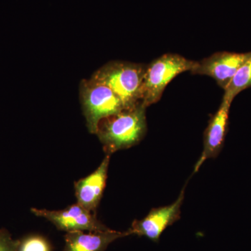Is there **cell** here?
Here are the masks:
<instances>
[{
    "instance_id": "277c9868",
    "label": "cell",
    "mask_w": 251,
    "mask_h": 251,
    "mask_svg": "<svg viewBox=\"0 0 251 251\" xmlns=\"http://www.w3.org/2000/svg\"><path fill=\"white\" fill-rule=\"evenodd\" d=\"M80 98L87 128L94 134L102 119L126 108L111 89L92 77L80 82Z\"/></svg>"
},
{
    "instance_id": "6da1fadb",
    "label": "cell",
    "mask_w": 251,
    "mask_h": 251,
    "mask_svg": "<svg viewBox=\"0 0 251 251\" xmlns=\"http://www.w3.org/2000/svg\"><path fill=\"white\" fill-rule=\"evenodd\" d=\"M146 108L142 103L102 119L96 134L107 155L134 146L147 132Z\"/></svg>"
},
{
    "instance_id": "ba28073f",
    "label": "cell",
    "mask_w": 251,
    "mask_h": 251,
    "mask_svg": "<svg viewBox=\"0 0 251 251\" xmlns=\"http://www.w3.org/2000/svg\"><path fill=\"white\" fill-rule=\"evenodd\" d=\"M233 100L223 97L219 110L211 118L204 135V149L195 171H198L203 163L209 158L217 156L224 147L226 134L228 130L229 114Z\"/></svg>"
},
{
    "instance_id": "4fadbf2b",
    "label": "cell",
    "mask_w": 251,
    "mask_h": 251,
    "mask_svg": "<svg viewBox=\"0 0 251 251\" xmlns=\"http://www.w3.org/2000/svg\"><path fill=\"white\" fill-rule=\"evenodd\" d=\"M18 243L6 229H0V251H17Z\"/></svg>"
},
{
    "instance_id": "5b68a950",
    "label": "cell",
    "mask_w": 251,
    "mask_h": 251,
    "mask_svg": "<svg viewBox=\"0 0 251 251\" xmlns=\"http://www.w3.org/2000/svg\"><path fill=\"white\" fill-rule=\"evenodd\" d=\"M31 212L36 216L48 220L59 230L64 232H98L108 229L97 219L95 213L87 210L77 203L62 210L33 208Z\"/></svg>"
},
{
    "instance_id": "8992f818",
    "label": "cell",
    "mask_w": 251,
    "mask_h": 251,
    "mask_svg": "<svg viewBox=\"0 0 251 251\" xmlns=\"http://www.w3.org/2000/svg\"><path fill=\"white\" fill-rule=\"evenodd\" d=\"M251 57V51L244 53L226 51L216 52L198 62L197 67L191 73L196 75H207L212 77L225 90L239 68Z\"/></svg>"
},
{
    "instance_id": "7c38bea8",
    "label": "cell",
    "mask_w": 251,
    "mask_h": 251,
    "mask_svg": "<svg viewBox=\"0 0 251 251\" xmlns=\"http://www.w3.org/2000/svg\"><path fill=\"white\" fill-rule=\"evenodd\" d=\"M18 241L17 251H52L49 241L42 236L33 234Z\"/></svg>"
},
{
    "instance_id": "9c48e42d",
    "label": "cell",
    "mask_w": 251,
    "mask_h": 251,
    "mask_svg": "<svg viewBox=\"0 0 251 251\" xmlns=\"http://www.w3.org/2000/svg\"><path fill=\"white\" fill-rule=\"evenodd\" d=\"M110 158L107 155L94 173L75 183L77 204L93 213L98 207L106 184Z\"/></svg>"
},
{
    "instance_id": "30bf717a",
    "label": "cell",
    "mask_w": 251,
    "mask_h": 251,
    "mask_svg": "<svg viewBox=\"0 0 251 251\" xmlns=\"http://www.w3.org/2000/svg\"><path fill=\"white\" fill-rule=\"evenodd\" d=\"M128 235V231L118 232L109 228L98 232H67L62 251H105L111 243Z\"/></svg>"
},
{
    "instance_id": "52a82bcc",
    "label": "cell",
    "mask_w": 251,
    "mask_h": 251,
    "mask_svg": "<svg viewBox=\"0 0 251 251\" xmlns=\"http://www.w3.org/2000/svg\"><path fill=\"white\" fill-rule=\"evenodd\" d=\"M184 198V191L171 205L152 209L144 219L135 221L128 229L129 235L144 236L157 241L163 231L179 217L180 209Z\"/></svg>"
},
{
    "instance_id": "3957f363",
    "label": "cell",
    "mask_w": 251,
    "mask_h": 251,
    "mask_svg": "<svg viewBox=\"0 0 251 251\" xmlns=\"http://www.w3.org/2000/svg\"><path fill=\"white\" fill-rule=\"evenodd\" d=\"M198 65L177 54L168 53L147 65L144 77L142 104L147 108L161 99L168 84L182 73L191 72Z\"/></svg>"
},
{
    "instance_id": "7a4b0ae2",
    "label": "cell",
    "mask_w": 251,
    "mask_h": 251,
    "mask_svg": "<svg viewBox=\"0 0 251 251\" xmlns=\"http://www.w3.org/2000/svg\"><path fill=\"white\" fill-rule=\"evenodd\" d=\"M147 65L112 61L94 73L92 78L113 91L126 108L142 103L144 77Z\"/></svg>"
},
{
    "instance_id": "8fae6325",
    "label": "cell",
    "mask_w": 251,
    "mask_h": 251,
    "mask_svg": "<svg viewBox=\"0 0 251 251\" xmlns=\"http://www.w3.org/2000/svg\"><path fill=\"white\" fill-rule=\"evenodd\" d=\"M251 87V57L239 68L230 83L225 90L224 97L233 100L242 91Z\"/></svg>"
}]
</instances>
